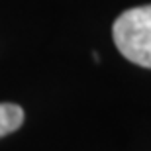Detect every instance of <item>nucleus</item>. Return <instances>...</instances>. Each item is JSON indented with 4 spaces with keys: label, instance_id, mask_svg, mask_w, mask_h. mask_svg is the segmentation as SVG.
Listing matches in <instances>:
<instances>
[{
    "label": "nucleus",
    "instance_id": "nucleus-1",
    "mask_svg": "<svg viewBox=\"0 0 151 151\" xmlns=\"http://www.w3.org/2000/svg\"><path fill=\"white\" fill-rule=\"evenodd\" d=\"M112 37L128 61L151 69V4L120 14L112 26Z\"/></svg>",
    "mask_w": 151,
    "mask_h": 151
},
{
    "label": "nucleus",
    "instance_id": "nucleus-2",
    "mask_svg": "<svg viewBox=\"0 0 151 151\" xmlns=\"http://www.w3.org/2000/svg\"><path fill=\"white\" fill-rule=\"evenodd\" d=\"M24 124V110L12 102H0V137L16 132Z\"/></svg>",
    "mask_w": 151,
    "mask_h": 151
}]
</instances>
